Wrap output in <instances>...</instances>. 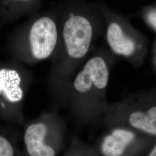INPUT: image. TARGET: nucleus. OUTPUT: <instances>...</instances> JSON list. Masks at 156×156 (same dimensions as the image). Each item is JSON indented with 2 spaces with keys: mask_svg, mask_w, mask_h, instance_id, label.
<instances>
[{
  "mask_svg": "<svg viewBox=\"0 0 156 156\" xmlns=\"http://www.w3.org/2000/svg\"><path fill=\"white\" fill-rule=\"evenodd\" d=\"M24 156H61L66 145L67 126L57 112H45L24 124Z\"/></svg>",
  "mask_w": 156,
  "mask_h": 156,
  "instance_id": "5",
  "label": "nucleus"
},
{
  "mask_svg": "<svg viewBox=\"0 0 156 156\" xmlns=\"http://www.w3.org/2000/svg\"><path fill=\"white\" fill-rule=\"evenodd\" d=\"M145 156H156V142L151 146Z\"/></svg>",
  "mask_w": 156,
  "mask_h": 156,
  "instance_id": "13",
  "label": "nucleus"
},
{
  "mask_svg": "<svg viewBox=\"0 0 156 156\" xmlns=\"http://www.w3.org/2000/svg\"><path fill=\"white\" fill-rule=\"evenodd\" d=\"M111 62L106 54L91 56L73 76L67 91L66 104L71 117L80 126L100 127L110 103L107 99Z\"/></svg>",
  "mask_w": 156,
  "mask_h": 156,
  "instance_id": "2",
  "label": "nucleus"
},
{
  "mask_svg": "<svg viewBox=\"0 0 156 156\" xmlns=\"http://www.w3.org/2000/svg\"><path fill=\"white\" fill-rule=\"evenodd\" d=\"M0 156H24L10 140L0 135Z\"/></svg>",
  "mask_w": 156,
  "mask_h": 156,
  "instance_id": "11",
  "label": "nucleus"
},
{
  "mask_svg": "<svg viewBox=\"0 0 156 156\" xmlns=\"http://www.w3.org/2000/svg\"><path fill=\"white\" fill-rule=\"evenodd\" d=\"M106 37L108 45L113 53L126 57L135 55L136 51L135 42L123 33L122 28L117 23L108 24Z\"/></svg>",
  "mask_w": 156,
  "mask_h": 156,
  "instance_id": "9",
  "label": "nucleus"
},
{
  "mask_svg": "<svg viewBox=\"0 0 156 156\" xmlns=\"http://www.w3.org/2000/svg\"><path fill=\"white\" fill-rule=\"evenodd\" d=\"M121 126L156 140V89L126 95L110 103L101 128Z\"/></svg>",
  "mask_w": 156,
  "mask_h": 156,
  "instance_id": "4",
  "label": "nucleus"
},
{
  "mask_svg": "<svg viewBox=\"0 0 156 156\" xmlns=\"http://www.w3.org/2000/svg\"><path fill=\"white\" fill-rule=\"evenodd\" d=\"M61 156H100L94 145L73 136Z\"/></svg>",
  "mask_w": 156,
  "mask_h": 156,
  "instance_id": "10",
  "label": "nucleus"
},
{
  "mask_svg": "<svg viewBox=\"0 0 156 156\" xmlns=\"http://www.w3.org/2000/svg\"><path fill=\"white\" fill-rule=\"evenodd\" d=\"M32 75L18 62L0 67V109H9L18 123L24 124L23 108Z\"/></svg>",
  "mask_w": 156,
  "mask_h": 156,
  "instance_id": "7",
  "label": "nucleus"
},
{
  "mask_svg": "<svg viewBox=\"0 0 156 156\" xmlns=\"http://www.w3.org/2000/svg\"><path fill=\"white\" fill-rule=\"evenodd\" d=\"M59 36L58 6L39 11L14 32L13 47L17 62L32 65L53 57Z\"/></svg>",
  "mask_w": 156,
  "mask_h": 156,
  "instance_id": "3",
  "label": "nucleus"
},
{
  "mask_svg": "<svg viewBox=\"0 0 156 156\" xmlns=\"http://www.w3.org/2000/svg\"><path fill=\"white\" fill-rule=\"evenodd\" d=\"M94 146L100 156H145L156 140L121 126L104 127Z\"/></svg>",
  "mask_w": 156,
  "mask_h": 156,
  "instance_id": "6",
  "label": "nucleus"
},
{
  "mask_svg": "<svg viewBox=\"0 0 156 156\" xmlns=\"http://www.w3.org/2000/svg\"><path fill=\"white\" fill-rule=\"evenodd\" d=\"M59 36L48 78L50 97L57 108L65 106L73 76L86 61L94 37L93 23L78 0L57 5Z\"/></svg>",
  "mask_w": 156,
  "mask_h": 156,
  "instance_id": "1",
  "label": "nucleus"
},
{
  "mask_svg": "<svg viewBox=\"0 0 156 156\" xmlns=\"http://www.w3.org/2000/svg\"><path fill=\"white\" fill-rule=\"evenodd\" d=\"M147 19L151 25L156 29V10H151L147 16Z\"/></svg>",
  "mask_w": 156,
  "mask_h": 156,
  "instance_id": "12",
  "label": "nucleus"
},
{
  "mask_svg": "<svg viewBox=\"0 0 156 156\" xmlns=\"http://www.w3.org/2000/svg\"><path fill=\"white\" fill-rule=\"evenodd\" d=\"M43 0H0V19L10 22L38 12Z\"/></svg>",
  "mask_w": 156,
  "mask_h": 156,
  "instance_id": "8",
  "label": "nucleus"
}]
</instances>
